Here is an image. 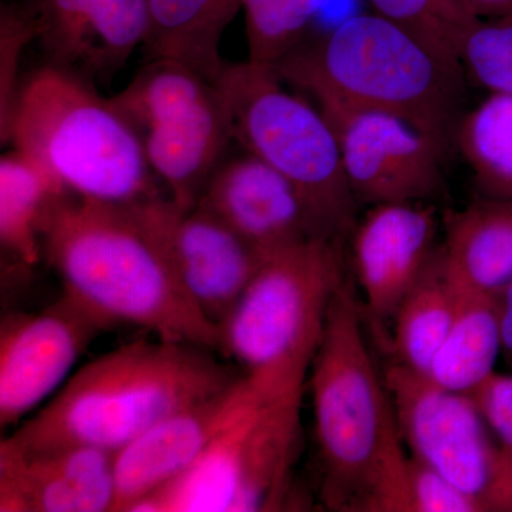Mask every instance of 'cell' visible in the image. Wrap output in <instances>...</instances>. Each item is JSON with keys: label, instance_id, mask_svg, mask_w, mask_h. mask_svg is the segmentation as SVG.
<instances>
[{"label": "cell", "instance_id": "6da1fadb", "mask_svg": "<svg viewBox=\"0 0 512 512\" xmlns=\"http://www.w3.org/2000/svg\"><path fill=\"white\" fill-rule=\"evenodd\" d=\"M311 390L323 507L407 512L409 454L348 278L330 303L311 366Z\"/></svg>", "mask_w": 512, "mask_h": 512}, {"label": "cell", "instance_id": "7a4b0ae2", "mask_svg": "<svg viewBox=\"0 0 512 512\" xmlns=\"http://www.w3.org/2000/svg\"><path fill=\"white\" fill-rule=\"evenodd\" d=\"M212 352L158 338L120 346L80 367L2 443L19 450L83 446L117 454L171 414L244 376Z\"/></svg>", "mask_w": 512, "mask_h": 512}, {"label": "cell", "instance_id": "3957f363", "mask_svg": "<svg viewBox=\"0 0 512 512\" xmlns=\"http://www.w3.org/2000/svg\"><path fill=\"white\" fill-rule=\"evenodd\" d=\"M64 295L107 323L220 352V329L184 291L130 205L67 195L43 235Z\"/></svg>", "mask_w": 512, "mask_h": 512}, {"label": "cell", "instance_id": "277c9868", "mask_svg": "<svg viewBox=\"0 0 512 512\" xmlns=\"http://www.w3.org/2000/svg\"><path fill=\"white\" fill-rule=\"evenodd\" d=\"M274 69L312 99L389 111L412 121L447 151L453 147L463 113V73L372 10L346 16Z\"/></svg>", "mask_w": 512, "mask_h": 512}, {"label": "cell", "instance_id": "5b68a950", "mask_svg": "<svg viewBox=\"0 0 512 512\" xmlns=\"http://www.w3.org/2000/svg\"><path fill=\"white\" fill-rule=\"evenodd\" d=\"M5 143L84 200L133 205L163 195L140 138L110 99L52 64L22 83Z\"/></svg>", "mask_w": 512, "mask_h": 512}, {"label": "cell", "instance_id": "8992f818", "mask_svg": "<svg viewBox=\"0 0 512 512\" xmlns=\"http://www.w3.org/2000/svg\"><path fill=\"white\" fill-rule=\"evenodd\" d=\"M345 278L340 239H311L268 256L220 325V353L268 396L303 393Z\"/></svg>", "mask_w": 512, "mask_h": 512}, {"label": "cell", "instance_id": "52a82bcc", "mask_svg": "<svg viewBox=\"0 0 512 512\" xmlns=\"http://www.w3.org/2000/svg\"><path fill=\"white\" fill-rule=\"evenodd\" d=\"M217 84L234 143L288 178L333 237L348 238L359 204L322 110L286 89L274 67L249 60L225 63Z\"/></svg>", "mask_w": 512, "mask_h": 512}, {"label": "cell", "instance_id": "ba28073f", "mask_svg": "<svg viewBox=\"0 0 512 512\" xmlns=\"http://www.w3.org/2000/svg\"><path fill=\"white\" fill-rule=\"evenodd\" d=\"M302 396L259 392L185 473L131 512L282 510L298 456Z\"/></svg>", "mask_w": 512, "mask_h": 512}, {"label": "cell", "instance_id": "9c48e42d", "mask_svg": "<svg viewBox=\"0 0 512 512\" xmlns=\"http://www.w3.org/2000/svg\"><path fill=\"white\" fill-rule=\"evenodd\" d=\"M110 101L136 131L165 195L180 207H195L234 143L217 80L156 57Z\"/></svg>", "mask_w": 512, "mask_h": 512}, {"label": "cell", "instance_id": "30bf717a", "mask_svg": "<svg viewBox=\"0 0 512 512\" xmlns=\"http://www.w3.org/2000/svg\"><path fill=\"white\" fill-rule=\"evenodd\" d=\"M404 446L483 512H512V456L471 394L448 392L393 362L384 373Z\"/></svg>", "mask_w": 512, "mask_h": 512}, {"label": "cell", "instance_id": "8fae6325", "mask_svg": "<svg viewBox=\"0 0 512 512\" xmlns=\"http://www.w3.org/2000/svg\"><path fill=\"white\" fill-rule=\"evenodd\" d=\"M338 138L343 171L357 204L439 202L448 151L421 128L389 111L313 99Z\"/></svg>", "mask_w": 512, "mask_h": 512}, {"label": "cell", "instance_id": "7c38bea8", "mask_svg": "<svg viewBox=\"0 0 512 512\" xmlns=\"http://www.w3.org/2000/svg\"><path fill=\"white\" fill-rule=\"evenodd\" d=\"M130 207L191 301L220 329L265 256L200 205L183 208L158 195Z\"/></svg>", "mask_w": 512, "mask_h": 512}, {"label": "cell", "instance_id": "4fadbf2b", "mask_svg": "<svg viewBox=\"0 0 512 512\" xmlns=\"http://www.w3.org/2000/svg\"><path fill=\"white\" fill-rule=\"evenodd\" d=\"M111 329L79 302L60 296L39 312L9 313L0 323V426H19L49 402L101 333Z\"/></svg>", "mask_w": 512, "mask_h": 512}, {"label": "cell", "instance_id": "5bb4252c", "mask_svg": "<svg viewBox=\"0 0 512 512\" xmlns=\"http://www.w3.org/2000/svg\"><path fill=\"white\" fill-rule=\"evenodd\" d=\"M443 214L436 202L367 207L350 231V256L370 318H394L400 302L441 247Z\"/></svg>", "mask_w": 512, "mask_h": 512}, {"label": "cell", "instance_id": "9a60e30c", "mask_svg": "<svg viewBox=\"0 0 512 512\" xmlns=\"http://www.w3.org/2000/svg\"><path fill=\"white\" fill-rule=\"evenodd\" d=\"M46 63L92 84L119 73L147 39L148 0H16Z\"/></svg>", "mask_w": 512, "mask_h": 512}, {"label": "cell", "instance_id": "2e32d148", "mask_svg": "<svg viewBox=\"0 0 512 512\" xmlns=\"http://www.w3.org/2000/svg\"><path fill=\"white\" fill-rule=\"evenodd\" d=\"M242 151L225 156L197 205L217 215L265 258L311 239L335 238L288 178Z\"/></svg>", "mask_w": 512, "mask_h": 512}, {"label": "cell", "instance_id": "e0dca14e", "mask_svg": "<svg viewBox=\"0 0 512 512\" xmlns=\"http://www.w3.org/2000/svg\"><path fill=\"white\" fill-rule=\"evenodd\" d=\"M259 392L244 375L220 393L171 414L119 451L114 511H133L185 473Z\"/></svg>", "mask_w": 512, "mask_h": 512}, {"label": "cell", "instance_id": "ac0fdd59", "mask_svg": "<svg viewBox=\"0 0 512 512\" xmlns=\"http://www.w3.org/2000/svg\"><path fill=\"white\" fill-rule=\"evenodd\" d=\"M116 507V454L0 443V511L106 512Z\"/></svg>", "mask_w": 512, "mask_h": 512}, {"label": "cell", "instance_id": "d6986e66", "mask_svg": "<svg viewBox=\"0 0 512 512\" xmlns=\"http://www.w3.org/2000/svg\"><path fill=\"white\" fill-rule=\"evenodd\" d=\"M441 252L460 288L503 295L512 284V198L480 197L444 212Z\"/></svg>", "mask_w": 512, "mask_h": 512}, {"label": "cell", "instance_id": "ffe728a7", "mask_svg": "<svg viewBox=\"0 0 512 512\" xmlns=\"http://www.w3.org/2000/svg\"><path fill=\"white\" fill-rule=\"evenodd\" d=\"M70 195L42 165L13 148L0 158V245L23 268L43 256V235L57 205ZM73 195V194H72Z\"/></svg>", "mask_w": 512, "mask_h": 512}, {"label": "cell", "instance_id": "44dd1931", "mask_svg": "<svg viewBox=\"0 0 512 512\" xmlns=\"http://www.w3.org/2000/svg\"><path fill=\"white\" fill-rule=\"evenodd\" d=\"M241 6L242 0H148V56L178 60L217 80L225 66L222 36Z\"/></svg>", "mask_w": 512, "mask_h": 512}, {"label": "cell", "instance_id": "7402d4cb", "mask_svg": "<svg viewBox=\"0 0 512 512\" xmlns=\"http://www.w3.org/2000/svg\"><path fill=\"white\" fill-rule=\"evenodd\" d=\"M501 296L461 288L456 318L431 362L427 379L448 392L473 394L503 352Z\"/></svg>", "mask_w": 512, "mask_h": 512}, {"label": "cell", "instance_id": "603a6c76", "mask_svg": "<svg viewBox=\"0 0 512 512\" xmlns=\"http://www.w3.org/2000/svg\"><path fill=\"white\" fill-rule=\"evenodd\" d=\"M460 293L440 247L394 313V362L427 375L456 318Z\"/></svg>", "mask_w": 512, "mask_h": 512}, {"label": "cell", "instance_id": "cb8c5ba5", "mask_svg": "<svg viewBox=\"0 0 512 512\" xmlns=\"http://www.w3.org/2000/svg\"><path fill=\"white\" fill-rule=\"evenodd\" d=\"M456 148L481 197L512 198V96L485 94L464 110L454 130Z\"/></svg>", "mask_w": 512, "mask_h": 512}, {"label": "cell", "instance_id": "d4e9b609", "mask_svg": "<svg viewBox=\"0 0 512 512\" xmlns=\"http://www.w3.org/2000/svg\"><path fill=\"white\" fill-rule=\"evenodd\" d=\"M322 0H242L248 60L275 67L303 43Z\"/></svg>", "mask_w": 512, "mask_h": 512}, {"label": "cell", "instance_id": "484cf974", "mask_svg": "<svg viewBox=\"0 0 512 512\" xmlns=\"http://www.w3.org/2000/svg\"><path fill=\"white\" fill-rule=\"evenodd\" d=\"M370 10L419 37L448 66L463 73L461 45L474 18L461 0H366Z\"/></svg>", "mask_w": 512, "mask_h": 512}, {"label": "cell", "instance_id": "4316f807", "mask_svg": "<svg viewBox=\"0 0 512 512\" xmlns=\"http://www.w3.org/2000/svg\"><path fill=\"white\" fill-rule=\"evenodd\" d=\"M460 63L485 93L512 96V13L477 19L464 37Z\"/></svg>", "mask_w": 512, "mask_h": 512}, {"label": "cell", "instance_id": "83f0119b", "mask_svg": "<svg viewBox=\"0 0 512 512\" xmlns=\"http://www.w3.org/2000/svg\"><path fill=\"white\" fill-rule=\"evenodd\" d=\"M35 43V32L25 10L16 0L3 3L0 10V138L5 143L18 100L19 64L23 52Z\"/></svg>", "mask_w": 512, "mask_h": 512}, {"label": "cell", "instance_id": "f1b7e54d", "mask_svg": "<svg viewBox=\"0 0 512 512\" xmlns=\"http://www.w3.org/2000/svg\"><path fill=\"white\" fill-rule=\"evenodd\" d=\"M407 512H483L443 474L409 454Z\"/></svg>", "mask_w": 512, "mask_h": 512}, {"label": "cell", "instance_id": "f546056e", "mask_svg": "<svg viewBox=\"0 0 512 512\" xmlns=\"http://www.w3.org/2000/svg\"><path fill=\"white\" fill-rule=\"evenodd\" d=\"M471 396L494 436L512 456V375L494 372Z\"/></svg>", "mask_w": 512, "mask_h": 512}, {"label": "cell", "instance_id": "4dcf8cb0", "mask_svg": "<svg viewBox=\"0 0 512 512\" xmlns=\"http://www.w3.org/2000/svg\"><path fill=\"white\" fill-rule=\"evenodd\" d=\"M461 3L477 19L512 13V0H461Z\"/></svg>", "mask_w": 512, "mask_h": 512}, {"label": "cell", "instance_id": "1f68e13d", "mask_svg": "<svg viewBox=\"0 0 512 512\" xmlns=\"http://www.w3.org/2000/svg\"><path fill=\"white\" fill-rule=\"evenodd\" d=\"M501 332L503 352L512 366V284L501 295Z\"/></svg>", "mask_w": 512, "mask_h": 512}]
</instances>
